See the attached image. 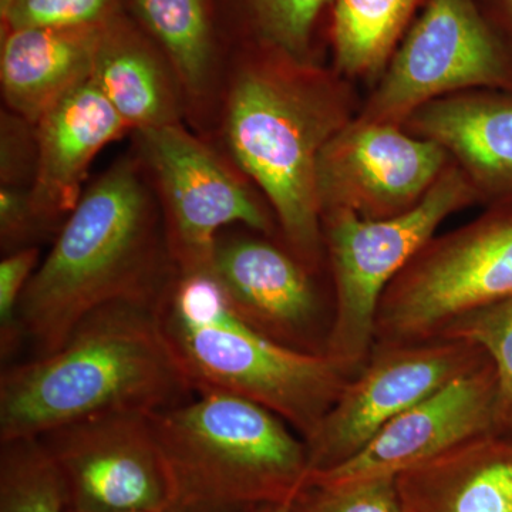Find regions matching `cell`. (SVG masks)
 Returning <instances> with one entry per match:
<instances>
[{
	"mask_svg": "<svg viewBox=\"0 0 512 512\" xmlns=\"http://www.w3.org/2000/svg\"><path fill=\"white\" fill-rule=\"evenodd\" d=\"M156 308L110 303L87 315L55 352L6 367L0 443L39 439L97 414L153 413L191 397Z\"/></svg>",
	"mask_w": 512,
	"mask_h": 512,
	"instance_id": "2",
	"label": "cell"
},
{
	"mask_svg": "<svg viewBox=\"0 0 512 512\" xmlns=\"http://www.w3.org/2000/svg\"><path fill=\"white\" fill-rule=\"evenodd\" d=\"M476 187L450 165L413 208L369 220L335 210L322 215L335 286L326 355L355 376L375 348L377 313L384 293L441 222L476 198Z\"/></svg>",
	"mask_w": 512,
	"mask_h": 512,
	"instance_id": "6",
	"label": "cell"
},
{
	"mask_svg": "<svg viewBox=\"0 0 512 512\" xmlns=\"http://www.w3.org/2000/svg\"><path fill=\"white\" fill-rule=\"evenodd\" d=\"M443 338L476 343L493 362L498 384L495 434L512 437V296L468 313Z\"/></svg>",
	"mask_w": 512,
	"mask_h": 512,
	"instance_id": "23",
	"label": "cell"
},
{
	"mask_svg": "<svg viewBox=\"0 0 512 512\" xmlns=\"http://www.w3.org/2000/svg\"><path fill=\"white\" fill-rule=\"evenodd\" d=\"M76 512H167L170 481L150 413H107L39 437Z\"/></svg>",
	"mask_w": 512,
	"mask_h": 512,
	"instance_id": "11",
	"label": "cell"
},
{
	"mask_svg": "<svg viewBox=\"0 0 512 512\" xmlns=\"http://www.w3.org/2000/svg\"><path fill=\"white\" fill-rule=\"evenodd\" d=\"M137 134L177 271L210 268L218 237L231 225L274 232L271 215L237 171L181 123Z\"/></svg>",
	"mask_w": 512,
	"mask_h": 512,
	"instance_id": "8",
	"label": "cell"
},
{
	"mask_svg": "<svg viewBox=\"0 0 512 512\" xmlns=\"http://www.w3.org/2000/svg\"><path fill=\"white\" fill-rule=\"evenodd\" d=\"M156 311L194 393L215 390L261 404L305 440L352 377L328 355L286 348L249 326L211 266L175 272Z\"/></svg>",
	"mask_w": 512,
	"mask_h": 512,
	"instance_id": "4",
	"label": "cell"
},
{
	"mask_svg": "<svg viewBox=\"0 0 512 512\" xmlns=\"http://www.w3.org/2000/svg\"><path fill=\"white\" fill-rule=\"evenodd\" d=\"M278 510H281V508L265 507V508H259V510L249 511V512H276Z\"/></svg>",
	"mask_w": 512,
	"mask_h": 512,
	"instance_id": "31",
	"label": "cell"
},
{
	"mask_svg": "<svg viewBox=\"0 0 512 512\" xmlns=\"http://www.w3.org/2000/svg\"><path fill=\"white\" fill-rule=\"evenodd\" d=\"M141 22L163 50L185 96L200 100L211 89L214 29L208 0H133Z\"/></svg>",
	"mask_w": 512,
	"mask_h": 512,
	"instance_id": "20",
	"label": "cell"
},
{
	"mask_svg": "<svg viewBox=\"0 0 512 512\" xmlns=\"http://www.w3.org/2000/svg\"><path fill=\"white\" fill-rule=\"evenodd\" d=\"M130 131L96 84H80L36 123L37 170L33 207L53 228L66 220L84 192V181L103 148Z\"/></svg>",
	"mask_w": 512,
	"mask_h": 512,
	"instance_id": "15",
	"label": "cell"
},
{
	"mask_svg": "<svg viewBox=\"0 0 512 512\" xmlns=\"http://www.w3.org/2000/svg\"><path fill=\"white\" fill-rule=\"evenodd\" d=\"M90 80L136 133L180 123L183 84L163 50L124 15L104 26Z\"/></svg>",
	"mask_w": 512,
	"mask_h": 512,
	"instance_id": "17",
	"label": "cell"
},
{
	"mask_svg": "<svg viewBox=\"0 0 512 512\" xmlns=\"http://www.w3.org/2000/svg\"><path fill=\"white\" fill-rule=\"evenodd\" d=\"M150 420L170 481L167 512L289 510L305 488V439L261 404L201 390Z\"/></svg>",
	"mask_w": 512,
	"mask_h": 512,
	"instance_id": "5",
	"label": "cell"
},
{
	"mask_svg": "<svg viewBox=\"0 0 512 512\" xmlns=\"http://www.w3.org/2000/svg\"><path fill=\"white\" fill-rule=\"evenodd\" d=\"M276 512H295L292 510V508H289V510H278Z\"/></svg>",
	"mask_w": 512,
	"mask_h": 512,
	"instance_id": "32",
	"label": "cell"
},
{
	"mask_svg": "<svg viewBox=\"0 0 512 512\" xmlns=\"http://www.w3.org/2000/svg\"><path fill=\"white\" fill-rule=\"evenodd\" d=\"M104 26L2 30L6 107L36 124L57 101L89 82Z\"/></svg>",
	"mask_w": 512,
	"mask_h": 512,
	"instance_id": "16",
	"label": "cell"
},
{
	"mask_svg": "<svg viewBox=\"0 0 512 512\" xmlns=\"http://www.w3.org/2000/svg\"><path fill=\"white\" fill-rule=\"evenodd\" d=\"M508 83L503 50L476 2L429 0L360 120L400 126L431 101Z\"/></svg>",
	"mask_w": 512,
	"mask_h": 512,
	"instance_id": "9",
	"label": "cell"
},
{
	"mask_svg": "<svg viewBox=\"0 0 512 512\" xmlns=\"http://www.w3.org/2000/svg\"><path fill=\"white\" fill-rule=\"evenodd\" d=\"M0 444V512L69 510L66 485L42 441Z\"/></svg>",
	"mask_w": 512,
	"mask_h": 512,
	"instance_id": "22",
	"label": "cell"
},
{
	"mask_svg": "<svg viewBox=\"0 0 512 512\" xmlns=\"http://www.w3.org/2000/svg\"><path fill=\"white\" fill-rule=\"evenodd\" d=\"M37 247L6 254L0 262V356L3 362L15 355L23 343L19 306L30 279L39 266Z\"/></svg>",
	"mask_w": 512,
	"mask_h": 512,
	"instance_id": "27",
	"label": "cell"
},
{
	"mask_svg": "<svg viewBox=\"0 0 512 512\" xmlns=\"http://www.w3.org/2000/svg\"><path fill=\"white\" fill-rule=\"evenodd\" d=\"M406 123L456 157L477 191L512 192V97L453 94L414 111Z\"/></svg>",
	"mask_w": 512,
	"mask_h": 512,
	"instance_id": "19",
	"label": "cell"
},
{
	"mask_svg": "<svg viewBox=\"0 0 512 512\" xmlns=\"http://www.w3.org/2000/svg\"><path fill=\"white\" fill-rule=\"evenodd\" d=\"M512 296V207L433 238L384 293L375 346L443 338L468 313Z\"/></svg>",
	"mask_w": 512,
	"mask_h": 512,
	"instance_id": "7",
	"label": "cell"
},
{
	"mask_svg": "<svg viewBox=\"0 0 512 512\" xmlns=\"http://www.w3.org/2000/svg\"><path fill=\"white\" fill-rule=\"evenodd\" d=\"M505 9H507L508 15L511 16L512 19V0H503Z\"/></svg>",
	"mask_w": 512,
	"mask_h": 512,
	"instance_id": "30",
	"label": "cell"
},
{
	"mask_svg": "<svg viewBox=\"0 0 512 512\" xmlns=\"http://www.w3.org/2000/svg\"><path fill=\"white\" fill-rule=\"evenodd\" d=\"M67 512H76V511L67 510ZM127 512H146V511H127Z\"/></svg>",
	"mask_w": 512,
	"mask_h": 512,
	"instance_id": "33",
	"label": "cell"
},
{
	"mask_svg": "<svg viewBox=\"0 0 512 512\" xmlns=\"http://www.w3.org/2000/svg\"><path fill=\"white\" fill-rule=\"evenodd\" d=\"M291 508L295 512H404L394 477L306 485Z\"/></svg>",
	"mask_w": 512,
	"mask_h": 512,
	"instance_id": "26",
	"label": "cell"
},
{
	"mask_svg": "<svg viewBox=\"0 0 512 512\" xmlns=\"http://www.w3.org/2000/svg\"><path fill=\"white\" fill-rule=\"evenodd\" d=\"M211 269L234 311L286 348L326 355L330 323L312 271L266 239L229 237L215 244Z\"/></svg>",
	"mask_w": 512,
	"mask_h": 512,
	"instance_id": "14",
	"label": "cell"
},
{
	"mask_svg": "<svg viewBox=\"0 0 512 512\" xmlns=\"http://www.w3.org/2000/svg\"><path fill=\"white\" fill-rule=\"evenodd\" d=\"M497 387V373L487 357L387 423L350 460L309 473L305 487L396 478L466 441L495 433Z\"/></svg>",
	"mask_w": 512,
	"mask_h": 512,
	"instance_id": "13",
	"label": "cell"
},
{
	"mask_svg": "<svg viewBox=\"0 0 512 512\" xmlns=\"http://www.w3.org/2000/svg\"><path fill=\"white\" fill-rule=\"evenodd\" d=\"M36 124L12 110L0 119V181L6 187L32 188L37 170Z\"/></svg>",
	"mask_w": 512,
	"mask_h": 512,
	"instance_id": "28",
	"label": "cell"
},
{
	"mask_svg": "<svg viewBox=\"0 0 512 512\" xmlns=\"http://www.w3.org/2000/svg\"><path fill=\"white\" fill-rule=\"evenodd\" d=\"M436 141L394 124H345L320 151L316 185L322 215L346 210L369 220L413 208L448 167Z\"/></svg>",
	"mask_w": 512,
	"mask_h": 512,
	"instance_id": "12",
	"label": "cell"
},
{
	"mask_svg": "<svg viewBox=\"0 0 512 512\" xmlns=\"http://www.w3.org/2000/svg\"><path fill=\"white\" fill-rule=\"evenodd\" d=\"M404 512H512V437L485 434L396 477Z\"/></svg>",
	"mask_w": 512,
	"mask_h": 512,
	"instance_id": "18",
	"label": "cell"
},
{
	"mask_svg": "<svg viewBox=\"0 0 512 512\" xmlns=\"http://www.w3.org/2000/svg\"><path fill=\"white\" fill-rule=\"evenodd\" d=\"M175 272L157 194L123 158L84 190L37 266L19 306L23 342L49 355L96 309L157 306Z\"/></svg>",
	"mask_w": 512,
	"mask_h": 512,
	"instance_id": "1",
	"label": "cell"
},
{
	"mask_svg": "<svg viewBox=\"0 0 512 512\" xmlns=\"http://www.w3.org/2000/svg\"><path fill=\"white\" fill-rule=\"evenodd\" d=\"M330 0H245L268 45L305 63L313 29Z\"/></svg>",
	"mask_w": 512,
	"mask_h": 512,
	"instance_id": "25",
	"label": "cell"
},
{
	"mask_svg": "<svg viewBox=\"0 0 512 512\" xmlns=\"http://www.w3.org/2000/svg\"><path fill=\"white\" fill-rule=\"evenodd\" d=\"M419 0H336L332 39L343 73L369 76L389 62Z\"/></svg>",
	"mask_w": 512,
	"mask_h": 512,
	"instance_id": "21",
	"label": "cell"
},
{
	"mask_svg": "<svg viewBox=\"0 0 512 512\" xmlns=\"http://www.w3.org/2000/svg\"><path fill=\"white\" fill-rule=\"evenodd\" d=\"M343 126L326 80L279 50L242 64L232 80L229 150L271 202L289 251L312 272L323 244L318 158Z\"/></svg>",
	"mask_w": 512,
	"mask_h": 512,
	"instance_id": "3",
	"label": "cell"
},
{
	"mask_svg": "<svg viewBox=\"0 0 512 512\" xmlns=\"http://www.w3.org/2000/svg\"><path fill=\"white\" fill-rule=\"evenodd\" d=\"M123 0H0L2 30L104 26Z\"/></svg>",
	"mask_w": 512,
	"mask_h": 512,
	"instance_id": "24",
	"label": "cell"
},
{
	"mask_svg": "<svg viewBox=\"0 0 512 512\" xmlns=\"http://www.w3.org/2000/svg\"><path fill=\"white\" fill-rule=\"evenodd\" d=\"M49 227L33 207L30 188H0V242L6 254L19 249L36 247L35 241Z\"/></svg>",
	"mask_w": 512,
	"mask_h": 512,
	"instance_id": "29",
	"label": "cell"
},
{
	"mask_svg": "<svg viewBox=\"0 0 512 512\" xmlns=\"http://www.w3.org/2000/svg\"><path fill=\"white\" fill-rule=\"evenodd\" d=\"M487 357L480 346L464 339L375 346L366 365L350 377L318 429L305 440L309 473L350 460L387 423Z\"/></svg>",
	"mask_w": 512,
	"mask_h": 512,
	"instance_id": "10",
	"label": "cell"
}]
</instances>
